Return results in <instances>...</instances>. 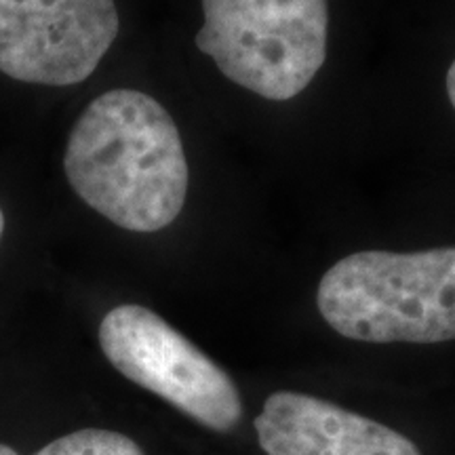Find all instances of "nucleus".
<instances>
[{"label":"nucleus","instance_id":"nucleus-1","mask_svg":"<svg viewBox=\"0 0 455 455\" xmlns=\"http://www.w3.org/2000/svg\"><path fill=\"white\" fill-rule=\"evenodd\" d=\"M64 169L72 190L123 230H163L184 209L188 161L180 129L141 91H108L84 108L68 138Z\"/></svg>","mask_w":455,"mask_h":455},{"label":"nucleus","instance_id":"nucleus-2","mask_svg":"<svg viewBox=\"0 0 455 455\" xmlns=\"http://www.w3.org/2000/svg\"><path fill=\"white\" fill-rule=\"evenodd\" d=\"M316 306L333 331L369 344L455 339V247L358 251L318 283Z\"/></svg>","mask_w":455,"mask_h":455},{"label":"nucleus","instance_id":"nucleus-3","mask_svg":"<svg viewBox=\"0 0 455 455\" xmlns=\"http://www.w3.org/2000/svg\"><path fill=\"white\" fill-rule=\"evenodd\" d=\"M203 13L198 51L259 98H295L325 64L327 0H203Z\"/></svg>","mask_w":455,"mask_h":455},{"label":"nucleus","instance_id":"nucleus-4","mask_svg":"<svg viewBox=\"0 0 455 455\" xmlns=\"http://www.w3.org/2000/svg\"><path fill=\"white\" fill-rule=\"evenodd\" d=\"M100 346L118 373L204 428L232 432L243 419L235 379L156 312L116 306L101 318Z\"/></svg>","mask_w":455,"mask_h":455},{"label":"nucleus","instance_id":"nucleus-5","mask_svg":"<svg viewBox=\"0 0 455 455\" xmlns=\"http://www.w3.org/2000/svg\"><path fill=\"white\" fill-rule=\"evenodd\" d=\"M118 28L114 0H0V72L30 84H78Z\"/></svg>","mask_w":455,"mask_h":455},{"label":"nucleus","instance_id":"nucleus-6","mask_svg":"<svg viewBox=\"0 0 455 455\" xmlns=\"http://www.w3.org/2000/svg\"><path fill=\"white\" fill-rule=\"evenodd\" d=\"M253 426L266 455H422L401 432L301 392L270 395Z\"/></svg>","mask_w":455,"mask_h":455},{"label":"nucleus","instance_id":"nucleus-7","mask_svg":"<svg viewBox=\"0 0 455 455\" xmlns=\"http://www.w3.org/2000/svg\"><path fill=\"white\" fill-rule=\"evenodd\" d=\"M34 455H146L138 443L121 432L84 428L51 441Z\"/></svg>","mask_w":455,"mask_h":455},{"label":"nucleus","instance_id":"nucleus-8","mask_svg":"<svg viewBox=\"0 0 455 455\" xmlns=\"http://www.w3.org/2000/svg\"><path fill=\"white\" fill-rule=\"evenodd\" d=\"M447 95H449V101H451V106L455 108V61L447 70Z\"/></svg>","mask_w":455,"mask_h":455},{"label":"nucleus","instance_id":"nucleus-9","mask_svg":"<svg viewBox=\"0 0 455 455\" xmlns=\"http://www.w3.org/2000/svg\"><path fill=\"white\" fill-rule=\"evenodd\" d=\"M0 455H17V451L9 445H3V443H0Z\"/></svg>","mask_w":455,"mask_h":455},{"label":"nucleus","instance_id":"nucleus-10","mask_svg":"<svg viewBox=\"0 0 455 455\" xmlns=\"http://www.w3.org/2000/svg\"><path fill=\"white\" fill-rule=\"evenodd\" d=\"M3 232H4V213L3 209H0V238H3Z\"/></svg>","mask_w":455,"mask_h":455}]
</instances>
